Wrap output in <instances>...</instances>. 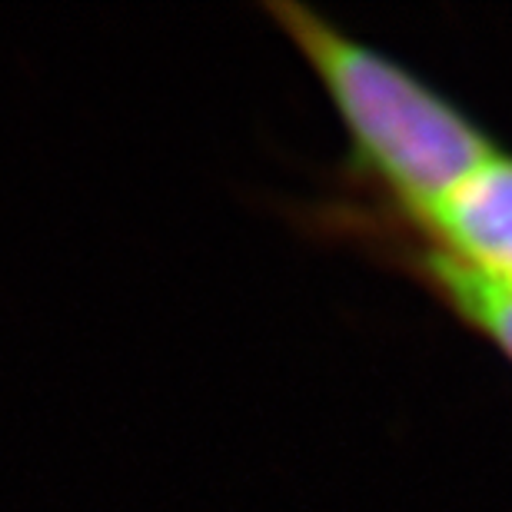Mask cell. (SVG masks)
<instances>
[{
    "label": "cell",
    "instance_id": "cell-3",
    "mask_svg": "<svg viewBox=\"0 0 512 512\" xmlns=\"http://www.w3.org/2000/svg\"><path fill=\"white\" fill-rule=\"evenodd\" d=\"M386 213L456 260L512 280V153L496 150L426 210Z\"/></svg>",
    "mask_w": 512,
    "mask_h": 512
},
{
    "label": "cell",
    "instance_id": "cell-2",
    "mask_svg": "<svg viewBox=\"0 0 512 512\" xmlns=\"http://www.w3.org/2000/svg\"><path fill=\"white\" fill-rule=\"evenodd\" d=\"M293 220L306 237L356 250L366 260L409 276L436 296L459 323L479 333L512 363V280L476 270L416 237L393 213L336 193L293 203Z\"/></svg>",
    "mask_w": 512,
    "mask_h": 512
},
{
    "label": "cell",
    "instance_id": "cell-1",
    "mask_svg": "<svg viewBox=\"0 0 512 512\" xmlns=\"http://www.w3.org/2000/svg\"><path fill=\"white\" fill-rule=\"evenodd\" d=\"M263 14L300 50L346 133L330 193L396 213H419L499 150L463 104L386 50L296 0Z\"/></svg>",
    "mask_w": 512,
    "mask_h": 512
}]
</instances>
